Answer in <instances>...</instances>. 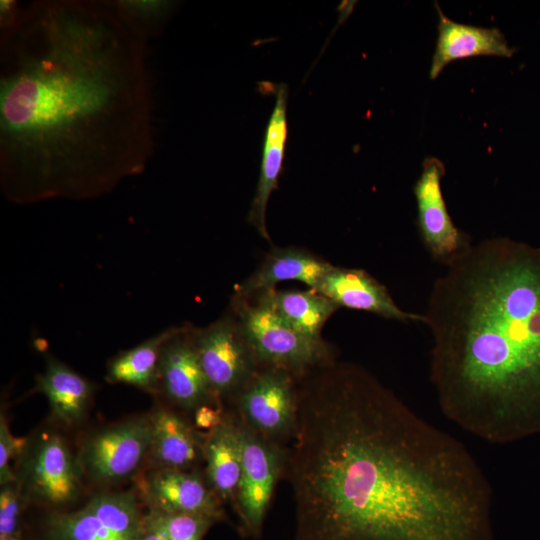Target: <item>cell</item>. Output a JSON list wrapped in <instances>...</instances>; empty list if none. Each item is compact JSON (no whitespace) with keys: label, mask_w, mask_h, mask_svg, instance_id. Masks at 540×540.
<instances>
[{"label":"cell","mask_w":540,"mask_h":540,"mask_svg":"<svg viewBox=\"0 0 540 540\" xmlns=\"http://www.w3.org/2000/svg\"><path fill=\"white\" fill-rule=\"evenodd\" d=\"M0 31L6 198H94L141 174L154 150L145 41L112 3L37 0Z\"/></svg>","instance_id":"1"},{"label":"cell","mask_w":540,"mask_h":540,"mask_svg":"<svg viewBox=\"0 0 540 540\" xmlns=\"http://www.w3.org/2000/svg\"><path fill=\"white\" fill-rule=\"evenodd\" d=\"M298 390L293 540H494L490 484L455 437L353 363L322 365Z\"/></svg>","instance_id":"2"},{"label":"cell","mask_w":540,"mask_h":540,"mask_svg":"<svg viewBox=\"0 0 540 540\" xmlns=\"http://www.w3.org/2000/svg\"><path fill=\"white\" fill-rule=\"evenodd\" d=\"M446 267L423 314L441 411L493 444L540 433V248L493 237Z\"/></svg>","instance_id":"3"},{"label":"cell","mask_w":540,"mask_h":540,"mask_svg":"<svg viewBox=\"0 0 540 540\" xmlns=\"http://www.w3.org/2000/svg\"><path fill=\"white\" fill-rule=\"evenodd\" d=\"M254 296L253 303L236 297V320L260 367L284 369L300 379L333 361L331 349L323 339L315 340L301 334L262 294Z\"/></svg>","instance_id":"4"},{"label":"cell","mask_w":540,"mask_h":540,"mask_svg":"<svg viewBox=\"0 0 540 540\" xmlns=\"http://www.w3.org/2000/svg\"><path fill=\"white\" fill-rule=\"evenodd\" d=\"M16 482L30 504L61 511L79 500L83 474L77 454L65 438L43 430L28 438L16 460Z\"/></svg>","instance_id":"5"},{"label":"cell","mask_w":540,"mask_h":540,"mask_svg":"<svg viewBox=\"0 0 540 540\" xmlns=\"http://www.w3.org/2000/svg\"><path fill=\"white\" fill-rule=\"evenodd\" d=\"M236 419L241 447V477L233 509L239 518L240 533L244 537L258 539L262 535L275 487L285 473L288 447L262 437L237 415Z\"/></svg>","instance_id":"6"},{"label":"cell","mask_w":540,"mask_h":540,"mask_svg":"<svg viewBox=\"0 0 540 540\" xmlns=\"http://www.w3.org/2000/svg\"><path fill=\"white\" fill-rule=\"evenodd\" d=\"M150 446L149 418L137 416L88 435L77 458L84 478L98 486H112L140 474Z\"/></svg>","instance_id":"7"},{"label":"cell","mask_w":540,"mask_h":540,"mask_svg":"<svg viewBox=\"0 0 540 540\" xmlns=\"http://www.w3.org/2000/svg\"><path fill=\"white\" fill-rule=\"evenodd\" d=\"M299 378L280 368L260 367L235 398L237 417L262 437L285 445L296 434Z\"/></svg>","instance_id":"8"},{"label":"cell","mask_w":540,"mask_h":540,"mask_svg":"<svg viewBox=\"0 0 540 540\" xmlns=\"http://www.w3.org/2000/svg\"><path fill=\"white\" fill-rule=\"evenodd\" d=\"M191 334L213 393L232 404L260 368L236 317L225 316Z\"/></svg>","instance_id":"9"},{"label":"cell","mask_w":540,"mask_h":540,"mask_svg":"<svg viewBox=\"0 0 540 540\" xmlns=\"http://www.w3.org/2000/svg\"><path fill=\"white\" fill-rule=\"evenodd\" d=\"M136 478V492L147 509L200 514L226 521L224 502L210 487L204 471L149 468Z\"/></svg>","instance_id":"10"},{"label":"cell","mask_w":540,"mask_h":540,"mask_svg":"<svg viewBox=\"0 0 540 540\" xmlns=\"http://www.w3.org/2000/svg\"><path fill=\"white\" fill-rule=\"evenodd\" d=\"M445 167L441 160L427 157L414 186L417 225L423 244L434 260L448 266L471 246L469 236L453 222L445 203L441 180Z\"/></svg>","instance_id":"11"},{"label":"cell","mask_w":540,"mask_h":540,"mask_svg":"<svg viewBox=\"0 0 540 540\" xmlns=\"http://www.w3.org/2000/svg\"><path fill=\"white\" fill-rule=\"evenodd\" d=\"M157 391L172 405L192 414L206 405L222 406L202 369L191 330L176 328L163 345Z\"/></svg>","instance_id":"12"},{"label":"cell","mask_w":540,"mask_h":540,"mask_svg":"<svg viewBox=\"0 0 540 540\" xmlns=\"http://www.w3.org/2000/svg\"><path fill=\"white\" fill-rule=\"evenodd\" d=\"M339 307L370 312L387 319L424 323V315L401 309L386 287L362 269L332 266L313 289Z\"/></svg>","instance_id":"13"},{"label":"cell","mask_w":540,"mask_h":540,"mask_svg":"<svg viewBox=\"0 0 540 540\" xmlns=\"http://www.w3.org/2000/svg\"><path fill=\"white\" fill-rule=\"evenodd\" d=\"M147 416L151 426L150 468L198 469L203 463L205 433L168 407L158 405Z\"/></svg>","instance_id":"14"},{"label":"cell","mask_w":540,"mask_h":540,"mask_svg":"<svg viewBox=\"0 0 540 540\" xmlns=\"http://www.w3.org/2000/svg\"><path fill=\"white\" fill-rule=\"evenodd\" d=\"M275 95V105L264 134L260 175L247 217V221L266 240H270L266 226L267 205L272 192L278 188L288 138L287 85H277Z\"/></svg>","instance_id":"15"},{"label":"cell","mask_w":540,"mask_h":540,"mask_svg":"<svg viewBox=\"0 0 540 540\" xmlns=\"http://www.w3.org/2000/svg\"><path fill=\"white\" fill-rule=\"evenodd\" d=\"M438 38L429 76L435 79L452 61L473 56L510 58L514 49L497 28L478 27L455 22L445 16L438 4Z\"/></svg>","instance_id":"16"},{"label":"cell","mask_w":540,"mask_h":540,"mask_svg":"<svg viewBox=\"0 0 540 540\" xmlns=\"http://www.w3.org/2000/svg\"><path fill=\"white\" fill-rule=\"evenodd\" d=\"M333 265L298 247H273L260 266L236 288L237 298L274 289L283 281H299L314 289Z\"/></svg>","instance_id":"17"},{"label":"cell","mask_w":540,"mask_h":540,"mask_svg":"<svg viewBox=\"0 0 540 540\" xmlns=\"http://www.w3.org/2000/svg\"><path fill=\"white\" fill-rule=\"evenodd\" d=\"M204 474L224 503L234 507L241 477V447L236 415L225 411L222 421L205 433Z\"/></svg>","instance_id":"18"},{"label":"cell","mask_w":540,"mask_h":540,"mask_svg":"<svg viewBox=\"0 0 540 540\" xmlns=\"http://www.w3.org/2000/svg\"><path fill=\"white\" fill-rule=\"evenodd\" d=\"M35 390L45 395L52 418L66 428L76 427L85 419L94 392L90 381L54 357L47 358Z\"/></svg>","instance_id":"19"},{"label":"cell","mask_w":540,"mask_h":540,"mask_svg":"<svg viewBox=\"0 0 540 540\" xmlns=\"http://www.w3.org/2000/svg\"><path fill=\"white\" fill-rule=\"evenodd\" d=\"M259 294H262L295 330L315 340H322L323 326L339 308L335 302L313 289L304 291L274 288Z\"/></svg>","instance_id":"20"},{"label":"cell","mask_w":540,"mask_h":540,"mask_svg":"<svg viewBox=\"0 0 540 540\" xmlns=\"http://www.w3.org/2000/svg\"><path fill=\"white\" fill-rule=\"evenodd\" d=\"M175 329H167L118 354L109 362L107 380L146 391H157L161 350Z\"/></svg>","instance_id":"21"},{"label":"cell","mask_w":540,"mask_h":540,"mask_svg":"<svg viewBox=\"0 0 540 540\" xmlns=\"http://www.w3.org/2000/svg\"><path fill=\"white\" fill-rule=\"evenodd\" d=\"M140 501L135 490H103L93 494L85 505L121 537L140 540L145 516Z\"/></svg>","instance_id":"22"},{"label":"cell","mask_w":540,"mask_h":540,"mask_svg":"<svg viewBox=\"0 0 540 540\" xmlns=\"http://www.w3.org/2000/svg\"><path fill=\"white\" fill-rule=\"evenodd\" d=\"M40 540H127L86 505L75 511H49L39 526Z\"/></svg>","instance_id":"23"},{"label":"cell","mask_w":540,"mask_h":540,"mask_svg":"<svg viewBox=\"0 0 540 540\" xmlns=\"http://www.w3.org/2000/svg\"><path fill=\"white\" fill-rule=\"evenodd\" d=\"M111 3L125 23L144 41L157 33L172 7L167 1L121 0Z\"/></svg>","instance_id":"24"},{"label":"cell","mask_w":540,"mask_h":540,"mask_svg":"<svg viewBox=\"0 0 540 540\" xmlns=\"http://www.w3.org/2000/svg\"><path fill=\"white\" fill-rule=\"evenodd\" d=\"M166 540H202L217 522L207 516L191 513H163L147 510Z\"/></svg>","instance_id":"25"},{"label":"cell","mask_w":540,"mask_h":540,"mask_svg":"<svg viewBox=\"0 0 540 540\" xmlns=\"http://www.w3.org/2000/svg\"><path fill=\"white\" fill-rule=\"evenodd\" d=\"M29 504L16 481L1 485L0 537L23 535V515Z\"/></svg>","instance_id":"26"},{"label":"cell","mask_w":540,"mask_h":540,"mask_svg":"<svg viewBox=\"0 0 540 540\" xmlns=\"http://www.w3.org/2000/svg\"><path fill=\"white\" fill-rule=\"evenodd\" d=\"M28 439L15 437L8 426L4 414L0 417V484L16 481V475L10 461L17 460L22 454Z\"/></svg>","instance_id":"27"},{"label":"cell","mask_w":540,"mask_h":540,"mask_svg":"<svg viewBox=\"0 0 540 540\" xmlns=\"http://www.w3.org/2000/svg\"><path fill=\"white\" fill-rule=\"evenodd\" d=\"M21 7L16 1L2 0L0 5V24L1 27L7 26L15 20Z\"/></svg>","instance_id":"28"},{"label":"cell","mask_w":540,"mask_h":540,"mask_svg":"<svg viewBox=\"0 0 540 540\" xmlns=\"http://www.w3.org/2000/svg\"><path fill=\"white\" fill-rule=\"evenodd\" d=\"M140 540H166L147 512L144 516V529Z\"/></svg>","instance_id":"29"},{"label":"cell","mask_w":540,"mask_h":540,"mask_svg":"<svg viewBox=\"0 0 540 540\" xmlns=\"http://www.w3.org/2000/svg\"><path fill=\"white\" fill-rule=\"evenodd\" d=\"M0 540H25L24 535L1 536Z\"/></svg>","instance_id":"30"}]
</instances>
